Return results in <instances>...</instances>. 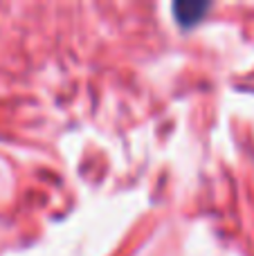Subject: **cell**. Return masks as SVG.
Instances as JSON below:
<instances>
[{
    "mask_svg": "<svg viewBox=\"0 0 254 256\" xmlns=\"http://www.w3.org/2000/svg\"><path fill=\"white\" fill-rule=\"evenodd\" d=\"M176 16L182 25H189V22L198 20L200 14L207 9V4H200V2H182V4H176Z\"/></svg>",
    "mask_w": 254,
    "mask_h": 256,
    "instance_id": "1",
    "label": "cell"
}]
</instances>
